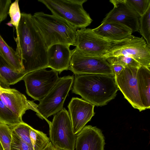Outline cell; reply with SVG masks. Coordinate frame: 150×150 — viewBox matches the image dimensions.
<instances>
[{
    "label": "cell",
    "instance_id": "cell-30",
    "mask_svg": "<svg viewBox=\"0 0 150 150\" xmlns=\"http://www.w3.org/2000/svg\"><path fill=\"white\" fill-rule=\"evenodd\" d=\"M11 2V0H0V24L7 18Z\"/></svg>",
    "mask_w": 150,
    "mask_h": 150
},
{
    "label": "cell",
    "instance_id": "cell-20",
    "mask_svg": "<svg viewBox=\"0 0 150 150\" xmlns=\"http://www.w3.org/2000/svg\"><path fill=\"white\" fill-rule=\"evenodd\" d=\"M0 74L9 86L23 80L25 75L15 71L0 55Z\"/></svg>",
    "mask_w": 150,
    "mask_h": 150
},
{
    "label": "cell",
    "instance_id": "cell-21",
    "mask_svg": "<svg viewBox=\"0 0 150 150\" xmlns=\"http://www.w3.org/2000/svg\"><path fill=\"white\" fill-rule=\"evenodd\" d=\"M30 137L34 150H43L50 142L46 134L31 127L30 129Z\"/></svg>",
    "mask_w": 150,
    "mask_h": 150
},
{
    "label": "cell",
    "instance_id": "cell-36",
    "mask_svg": "<svg viewBox=\"0 0 150 150\" xmlns=\"http://www.w3.org/2000/svg\"><path fill=\"white\" fill-rule=\"evenodd\" d=\"M53 150H61L57 148H55V147L53 146Z\"/></svg>",
    "mask_w": 150,
    "mask_h": 150
},
{
    "label": "cell",
    "instance_id": "cell-4",
    "mask_svg": "<svg viewBox=\"0 0 150 150\" xmlns=\"http://www.w3.org/2000/svg\"><path fill=\"white\" fill-rule=\"evenodd\" d=\"M49 9L52 15L66 20L76 29L90 25L93 20L84 9L87 0H38Z\"/></svg>",
    "mask_w": 150,
    "mask_h": 150
},
{
    "label": "cell",
    "instance_id": "cell-10",
    "mask_svg": "<svg viewBox=\"0 0 150 150\" xmlns=\"http://www.w3.org/2000/svg\"><path fill=\"white\" fill-rule=\"evenodd\" d=\"M112 43L96 35L92 29L85 28L77 30L74 46L83 54L102 57Z\"/></svg>",
    "mask_w": 150,
    "mask_h": 150
},
{
    "label": "cell",
    "instance_id": "cell-18",
    "mask_svg": "<svg viewBox=\"0 0 150 150\" xmlns=\"http://www.w3.org/2000/svg\"><path fill=\"white\" fill-rule=\"evenodd\" d=\"M138 89L142 102L145 109L150 108V70L141 65L138 69Z\"/></svg>",
    "mask_w": 150,
    "mask_h": 150
},
{
    "label": "cell",
    "instance_id": "cell-2",
    "mask_svg": "<svg viewBox=\"0 0 150 150\" xmlns=\"http://www.w3.org/2000/svg\"><path fill=\"white\" fill-rule=\"evenodd\" d=\"M73 83L72 92L97 107L114 99L118 90L114 76L105 74L75 75Z\"/></svg>",
    "mask_w": 150,
    "mask_h": 150
},
{
    "label": "cell",
    "instance_id": "cell-3",
    "mask_svg": "<svg viewBox=\"0 0 150 150\" xmlns=\"http://www.w3.org/2000/svg\"><path fill=\"white\" fill-rule=\"evenodd\" d=\"M32 18L48 48L57 44L74 46L77 29L66 20L42 12L35 13Z\"/></svg>",
    "mask_w": 150,
    "mask_h": 150
},
{
    "label": "cell",
    "instance_id": "cell-11",
    "mask_svg": "<svg viewBox=\"0 0 150 150\" xmlns=\"http://www.w3.org/2000/svg\"><path fill=\"white\" fill-rule=\"evenodd\" d=\"M138 68L124 67L114 77L118 88L134 109L141 111L145 109L141 101L138 89L137 75Z\"/></svg>",
    "mask_w": 150,
    "mask_h": 150
},
{
    "label": "cell",
    "instance_id": "cell-34",
    "mask_svg": "<svg viewBox=\"0 0 150 150\" xmlns=\"http://www.w3.org/2000/svg\"><path fill=\"white\" fill-rule=\"evenodd\" d=\"M6 24L8 25V26L10 27H13V25L11 24V23L9 21L8 23H6Z\"/></svg>",
    "mask_w": 150,
    "mask_h": 150
},
{
    "label": "cell",
    "instance_id": "cell-37",
    "mask_svg": "<svg viewBox=\"0 0 150 150\" xmlns=\"http://www.w3.org/2000/svg\"><path fill=\"white\" fill-rule=\"evenodd\" d=\"M2 87L1 86L0 84V88Z\"/></svg>",
    "mask_w": 150,
    "mask_h": 150
},
{
    "label": "cell",
    "instance_id": "cell-17",
    "mask_svg": "<svg viewBox=\"0 0 150 150\" xmlns=\"http://www.w3.org/2000/svg\"><path fill=\"white\" fill-rule=\"evenodd\" d=\"M92 29L96 35L112 43L129 38L132 33L129 28L116 22L101 23Z\"/></svg>",
    "mask_w": 150,
    "mask_h": 150
},
{
    "label": "cell",
    "instance_id": "cell-13",
    "mask_svg": "<svg viewBox=\"0 0 150 150\" xmlns=\"http://www.w3.org/2000/svg\"><path fill=\"white\" fill-rule=\"evenodd\" d=\"M0 99L14 114L22 120L23 115L28 110L36 113L39 116L38 105L27 100L25 96L15 89L2 87L0 89Z\"/></svg>",
    "mask_w": 150,
    "mask_h": 150
},
{
    "label": "cell",
    "instance_id": "cell-16",
    "mask_svg": "<svg viewBox=\"0 0 150 150\" xmlns=\"http://www.w3.org/2000/svg\"><path fill=\"white\" fill-rule=\"evenodd\" d=\"M70 46L61 44L53 45L48 48L47 68L60 74L69 69L72 54Z\"/></svg>",
    "mask_w": 150,
    "mask_h": 150
},
{
    "label": "cell",
    "instance_id": "cell-1",
    "mask_svg": "<svg viewBox=\"0 0 150 150\" xmlns=\"http://www.w3.org/2000/svg\"><path fill=\"white\" fill-rule=\"evenodd\" d=\"M14 39L16 51L23 66L24 74L47 68L48 48L31 14L21 13L18 37Z\"/></svg>",
    "mask_w": 150,
    "mask_h": 150
},
{
    "label": "cell",
    "instance_id": "cell-15",
    "mask_svg": "<svg viewBox=\"0 0 150 150\" xmlns=\"http://www.w3.org/2000/svg\"><path fill=\"white\" fill-rule=\"evenodd\" d=\"M104 137L96 127L85 126L76 135L75 150H104Z\"/></svg>",
    "mask_w": 150,
    "mask_h": 150
},
{
    "label": "cell",
    "instance_id": "cell-31",
    "mask_svg": "<svg viewBox=\"0 0 150 150\" xmlns=\"http://www.w3.org/2000/svg\"><path fill=\"white\" fill-rule=\"evenodd\" d=\"M111 66L114 75L120 73L124 68L123 66L118 64H114Z\"/></svg>",
    "mask_w": 150,
    "mask_h": 150
},
{
    "label": "cell",
    "instance_id": "cell-23",
    "mask_svg": "<svg viewBox=\"0 0 150 150\" xmlns=\"http://www.w3.org/2000/svg\"><path fill=\"white\" fill-rule=\"evenodd\" d=\"M139 30L150 47V4L145 13L139 17Z\"/></svg>",
    "mask_w": 150,
    "mask_h": 150
},
{
    "label": "cell",
    "instance_id": "cell-6",
    "mask_svg": "<svg viewBox=\"0 0 150 150\" xmlns=\"http://www.w3.org/2000/svg\"><path fill=\"white\" fill-rule=\"evenodd\" d=\"M123 55L134 59L141 65L150 68V47L143 37L132 35L129 38L112 43L102 57L107 58Z\"/></svg>",
    "mask_w": 150,
    "mask_h": 150
},
{
    "label": "cell",
    "instance_id": "cell-29",
    "mask_svg": "<svg viewBox=\"0 0 150 150\" xmlns=\"http://www.w3.org/2000/svg\"><path fill=\"white\" fill-rule=\"evenodd\" d=\"M12 132L11 150H34L32 147Z\"/></svg>",
    "mask_w": 150,
    "mask_h": 150
},
{
    "label": "cell",
    "instance_id": "cell-9",
    "mask_svg": "<svg viewBox=\"0 0 150 150\" xmlns=\"http://www.w3.org/2000/svg\"><path fill=\"white\" fill-rule=\"evenodd\" d=\"M42 69L26 74L23 80L28 95L40 101L52 89L59 78L58 72Z\"/></svg>",
    "mask_w": 150,
    "mask_h": 150
},
{
    "label": "cell",
    "instance_id": "cell-7",
    "mask_svg": "<svg viewBox=\"0 0 150 150\" xmlns=\"http://www.w3.org/2000/svg\"><path fill=\"white\" fill-rule=\"evenodd\" d=\"M49 125V138L54 147L61 150H74L76 134L74 133L69 114L65 108L54 115Z\"/></svg>",
    "mask_w": 150,
    "mask_h": 150
},
{
    "label": "cell",
    "instance_id": "cell-26",
    "mask_svg": "<svg viewBox=\"0 0 150 150\" xmlns=\"http://www.w3.org/2000/svg\"><path fill=\"white\" fill-rule=\"evenodd\" d=\"M12 133L9 126L0 123V142L3 150H11Z\"/></svg>",
    "mask_w": 150,
    "mask_h": 150
},
{
    "label": "cell",
    "instance_id": "cell-19",
    "mask_svg": "<svg viewBox=\"0 0 150 150\" xmlns=\"http://www.w3.org/2000/svg\"><path fill=\"white\" fill-rule=\"evenodd\" d=\"M0 55L15 71L23 73L24 68L21 59L16 51L7 44L0 34Z\"/></svg>",
    "mask_w": 150,
    "mask_h": 150
},
{
    "label": "cell",
    "instance_id": "cell-28",
    "mask_svg": "<svg viewBox=\"0 0 150 150\" xmlns=\"http://www.w3.org/2000/svg\"><path fill=\"white\" fill-rule=\"evenodd\" d=\"M127 3L139 16L142 15L150 4V0H125Z\"/></svg>",
    "mask_w": 150,
    "mask_h": 150
},
{
    "label": "cell",
    "instance_id": "cell-22",
    "mask_svg": "<svg viewBox=\"0 0 150 150\" xmlns=\"http://www.w3.org/2000/svg\"><path fill=\"white\" fill-rule=\"evenodd\" d=\"M22 121V120L14 114L0 99V123L12 127Z\"/></svg>",
    "mask_w": 150,
    "mask_h": 150
},
{
    "label": "cell",
    "instance_id": "cell-32",
    "mask_svg": "<svg viewBox=\"0 0 150 150\" xmlns=\"http://www.w3.org/2000/svg\"><path fill=\"white\" fill-rule=\"evenodd\" d=\"M0 84L3 88H9V86L7 84L0 74Z\"/></svg>",
    "mask_w": 150,
    "mask_h": 150
},
{
    "label": "cell",
    "instance_id": "cell-38",
    "mask_svg": "<svg viewBox=\"0 0 150 150\" xmlns=\"http://www.w3.org/2000/svg\"><path fill=\"white\" fill-rule=\"evenodd\" d=\"M2 87H1V88H0V89Z\"/></svg>",
    "mask_w": 150,
    "mask_h": 150
},
{
    "label": "cell",
    "instance_id": "cell-5",
    "mask_svg": "<svg viewBox=\"0 0 150 150\" xmlns=\"http://www.w3.org/2000/svg\"><path fill=\"white\" fill-rule=\"evenodd\" d=\"M74 78L73 75L59 78L52 89L39 101L37 107L38 117L45 119L49 125L51 122L47 118L63 108L65 99L72 88Z\"/></svg>",
    "mask_w": 150,
    "mask_h": 150
},
{
    "label": "cell",
    "instance_id": "cell-12",
    "mask_svg": "<svg viewBox=\"0 0 150 150\" xmlns=\"http://www.w3.org/2000/svg\"><path fill=\"white\" fill-rule=\"evenodd\" d=\"M113 8L106 15L101 23L116 22L130 29L132 33L138 32L140 16L126 2L125 0H111Z\"/></svg>",
    "mask_w": 150,
    "mask_h": 150
},
{
    "label": "cell",
    "instance_id": "cell-35",
    "mask_svg": "<svg viewBox=\"0 0 150 150\" xmlns=\"http://www.w3.org/2000/svg\"><path fill=\"white\" fill-rule=\"evenodd\" d=\"M0 150H3V147L1 146V143L0 142Z\"/></svg>",
    "mask_w": 150,
    "mask_h": 150
},
{
    "label": "cell",
    "instance_id": "cell-25",
    "mask_svg": "<svg viewBox=\"0 0 150 150\" xmlns=\"http://www.w3.org/2000/svg\"><path fill=\"white\" fill-rule=\"evenodd\" d=\"M105 59L111 65L118 64L124 67H132L138 68L141 66L132 58L123 55L110 57Z\"/></svg>",
    "mask_w": 150,
    "mask_h": 150
},
{
    "label": "cell",
    "instance_id": "cell-27",
    "mask_svg": "<svg viewBox=\"0 0 150 150\" xmlns=\"http://www.w3.org/2000/svg\"><path fill=\"white\" fill-rule=\"evenodd\" d=\"M18 0H16L11 3L10 6L8 14L11 18L10 21L16 29V37L18 35V28L21 20V13L18 4Z\"/></svg>",
    "mask_w": 150,
    "mask_h": 150
},
{
    "label": "cell",
    "instance_id": "cell-33",
    "mask_svg": "<svg viewBox=\"0 0 150 150\" xmlns=\"http://www.w3.org/2000/svg\"><path fill=\"white\" fill-rule=\"evenodd\" d=\"M43 150H53V146L50 142Z\"/></svg>",
    "mask_w": 150,
    "mask_h": 150
},
{
    "label": "cell",
    "instance_id": "cell-24",
    "mask_svg": "<svg viewBox=\"0 0 150 150\" xmlns=\"http://www.w3.org/2000/svg\"><path fill=\"white\" fill-rule=\"evenodd\" d=\"M31 127L22 121L14 126L10 127L12 131L33 147L30 137V129Z\"/></svg>",
    "mask_w": 150,
    "mask_h": 150
},
{
    "label": "cell",
    "instance_id": "cell-8",
    "mask_svg": "<svg viewBox=\"0 0 150 150\" xmlns=\"http://www.w3.org/2000/svg\"><path fill=\"white\" fill-rule=\"evenodd\" d=\"M69 69L75 75L100 74L114 76L112 66L105 58L85 55L75 48L72 50Z\"/></svg>",
    "mask_w": 150,
    "mask_h": 150
},
{
    "label": "cell",
    "instance_id": "cell-14",
    "mask_svg": "<svg viewBox=\"0 0 150 150\" xmlns=\"http://www.w3.org/2000/svg\"><path fill=\"white\" fill-rule=\"evenodd\" d=\"M94 106L81 98H71L67 107L74 134H77L81 131L94 116Z\"/></svg>",
    "mask_w": 150,
    "mask_h": 150
}]
</instances>
